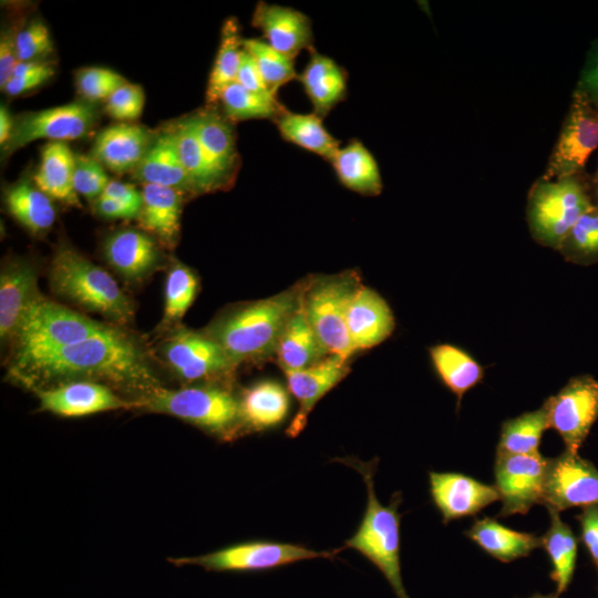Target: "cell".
Segmentation results:
<instances>
[{
	"label": "cell",
	"instance_id": "obj_29",
	"mask_svg": "<svg viewBox=\"0 0 598 598\" xmlns=\"http://www.w3.org/2000/svg\"><path fill=\"white\" fill-rule=\"evenodd\" d=\"M302 291L299 303L288 320L275 350L282 371L307 368L328 355L306 316Z\"/></svg>",
	"mask_w": 598,
	"mask_h": 598
},
{
	"label": "cell",
	"instance_id": "obj_9",
	"mask_svg": "<svg viewBox=\"0 0 598 598\" xmlns=\"http://www.w3.org/2000/svg\"><path fill=\"white\" fill-rule=\"evenodd\" d=\"M597 147L598 109L574 90L542 177L555 179L584 173L590 154Z\"/></svg>",
	"mask_w": 598,
	"mask_h": 598
},
{
	"label": "cell",
	"instance_id": "obj_8",
	"mask_svg": "<svg viewBox=\"0 0 598 598\" xmlns=\"http://www.w3.org/2000/svg\"><path fill=\"white\" fill-rule=\"evenodd\" d=\"M358 285L351 275L323 277L302 291L306 316L328 355L348 360L354 352L347 311Z\"/></svg>",
	"mask_w": 598,
	"mask_h": 598
},
{
	"label": "cell",
	"instance_id": "obj_15",
	"mask_svg": "<svg viewBox=\"0 0 598 598\" xmlns=\"http://www.w3.org/2000/svg\"><path fill=\"white\" fill-rule=\"evenodd\" d=\"M542 505L557 513L571 507L598 506L597 467L567 450L548 458Z\"/></svg>",
	"mask_w": 598,
	"mask_h": 598
},
{
	"label": "cell",
	"instance_id": "obj_39",
	"mask_svg": "<svg viewBox=\"0 0 598 598\" xmlns=\"http://www.w3.org/2000/svg\"><path fill=\"white\" fill-rule=\"evenodd\" d=\"M548 429L544 405L505 421L496 452L532 455L539 453L544 431Z\"/></svg>",
	"mask_w": 598,
	"mask_h": 598
},
{
	"label": "cell",
	"instance_id": "obj_5",
	"mask_svg": "<svg viewBox=\"0 0 598 598\" xmlns=\"http://www.w3.org/2000/svg\"><path fill=\"white\" fill-rule=\"evenodd\" d=\"M592 206L591 177L585 172L567 177H538L527 194L526 220L533 239L558 250L576 221Z\"/></svg>",
	"mask_w": 598,
	"mask_h": 598
},
{
	"label": "cell",
	"instance_id": "obj_23",
	"mask_svg": "<svg viewBox=\"0 0 598 598\" xmlns=\"http://www.w3.org/2000/svg\"><path fill=\"white\" fill-rule=\"evenodd\" d=\"M393 313L374 290L358 286L347 311V328L355 352L380 344L394 329Z\"/></svg>",
	"mask_w": 598,
	"mask_h": 598
},
{
	"label": "cell",
	"instance_id": "obj_27",
	"mask_svg": "<svg viewBox=\"0 0 598 598\" xmlns=\"http://www.w3.org/2000/svg\"><path fill=\"white\" fill-rule=\"evenodd\" d=\"M141 192L143 202L137 217L141 229L172 249L179 236L183 194L151 184L143 185Z\"/></svg>",
	"mask_w": 598,
	"mask_h": 598
},
{
	"label": "cell",
	"instance_id": "obj_40",
	"mask_svg": "<svg viewBox=\"0 0 598 598\" xmlns=\"http://www.w3.org/2000/svg\"><path fill=\"white\" fill-rule=\"evenodd\" d=\"M219 102L223 114L230 122L274 121L285 110L276 95L251 92L236 82L223 91Z\"/></svg>",
	"mask_w": 598,
	"mask_h": 598
},
{
	"label": "cell",
	"instance_id": "obj_56",
	"mask_svg": "<svg viewBox=\"0 0 598 598\" xmlns=\"http://www.w3.org/2000/svg\"><path fill=\"white\" fill-rule=\"evenodd\" d=\"M591 195L595 206L598 207V167L596 173L591 177Z\"/></svg>",
	"mask_w": 598,
	"mask_h": 598
},
{
	"label": "cell",
	"instance_id": "obj_11",
	"mask_svg": "<svg viewBox=\"0 0 598 598\" xmlns=\"http://www.w3.org/2000/svg\"><path fill=\"white\" fill-rule=\"evenodd\" d=\"M95 122L96 109L85 100L21 113L14 117L13 131L2 147V155L9 156L38 140L66 142L82 138Z\"/></svg>",
	"mask_w": 598,
	"mask_h": 598
},
{
	"label": "cell",
	"instance_id": "obj_1",
	"mask_svg": "<svg viewBox=\"0 0 598 598\" xmlns=\"http://www.w3.org/2000/svg\"><path fill=\"white\" fill-rule=\"evenodd\" d=\"M10 374L32 390L91 381L142 396L161 386L145 350L117 326L39 358L12 363Z\"/></svg>",
	"mask_w": 598,
	"mask_h": 598
},
{
	"label": "cell",
	"instance_id": "obj_47",
	"mask_svg": "<svg viewBox=\"0 0 598 598\" xmlns=\"http://www.w3.org/2000/svg\"><path fill=\"white\" fill-rule=\"evenodd\" d=\"M144 105L143 87L126 82L105 101V111L112 118L121 123H131L140 118Z\"/></svg>",
	"mask_w": 598,
	"mask_h": 598
},
{
	"label": "cell",
	"instance_id": "obj_25",
	"mask_svg": "<svg viewBox=\"0 0 598 598\" xmlns=\"http://www.w3.org/2000/svg\"><path fill=\"white\" fill-rule=\"evenodd\" d=\"M133 177L145 184L174 188L183 195H196L179 158L172 130L157 134L145 156L133 171Z\"/></svg>",
	"mask_w": 598,
	"mask_h": 598
},
{
	"label": "cell",
	"instance_id": "obj_52",
	"mask_svg": "<svg viewBox=\"0 0 598 598\" xmlns=\"http://www.w3.org/2000/svg\"><path fill=\"white\" fill-rule=\"evenodd\" d=\"M14 28L3 29L0 37V86L1 89L11 79L13 70L18 64Z\"/></svg>",
	"mask_w": 598,
	"mask_h": 598
},
{
	"label": "cell",
	"instance_id": "obj_17",
	"mask_svg": "<svg viewBox=\"0 0 598 598\" xmlns=\"http://www.w3.org/2000/svg\"><path fill=\"white\" fill-rule=\"evenodd\" d=\"M347 361L337 355H327L307 368L283 371L288 390L299 402V410L286 430L289 437H297L305 430L318 401L348 374Z\"/></svg>",
	"mask_w": 598,
	"mask_h": 598
},
{
	"label": "cell",
	"instance_id": "obj_20",
	"mask_svg": "<svg viewBox=\"0 0 598 598\" xmlns=\"http://www.w3.org/2000/svg\"><path fill=\"white\" fill-rule=\"evenodd\" d=\"M251 22L261 31L264 41L291 60L301 51L313 49L311 20L297 9L260 1Z\"/></svg>",
	"mask_w": 598,
	"mask_h": 598
},
{
	"label": "cell",
	"instance_id": "obj_18",
	"mask_svg": "<svg viewBox=\"0 0 598 598\" xmlns=\"http://www.w3.org/2000/svg\"><path fill=\"white\" fill-rule=\"evenodd\" d=\"M33 391L41 410L65 417L86 416L134 405V402L121 399L107 385L91 381H74Z\"/></svg>",
	"mask_w": 598,
	"mask_h": 598
},
{
	"label": "cell",
	"instance_id": "obj_22",
	"mask_svg": "<svg viewBox=\"0 0 598 598\" xmlns=\"http://www.w3.org/2000/svg\"><path fill=\"white\" fill-rule=\"evenodd\" d=\"M155 136L143 125L117 123L103 128L94 140L92 156L115 174L137 167Z\"/></svg>",
	"mask_w": 598,
	"mask_h": 598
},
{
	"label": "cell",
	"instance_id": "obj_48",
	"mask_svg": "<svg viewBox=\"0 0 598 598\" xmlns=\"http://www.w3.org/2000/svg\"><path fill=\"white\" fill-rule=\"evenodd\" d=\"M54 75L53 65L45 61L18 62L11 79L2 90L10 96H18L44 84Z\"/></svg>",
	"mask_w": 598,
	"mask_h": 598
},
{
	"label": "cell",
	"instance_id": "obj_54",
	"mask_svg": "<svg viewBox=\"0 0 598 598\" xmlns=\"http://www.w3.org/2000/svg\"><path fill=\"white\" fill-rule=\"evenodd\" d=\"M95 208L100 216L109 219H132L140 215L138 209L104 197L95 200Z\"/></svg>",
	"mask_w": 598,
	"mask_h": 598
},
{
	"label": "cell",
	"instance_id": "obj_12",
	"mask_svg": "<svg viewBox=\"0 0 598 598\" xmlns=\"http://www.w3.org/2000/svg\"><path fill=\"white\" fill-rule=\"evenodd\" d=\"M159 352L167 367L186 382L212 381L229 377L236 369L223 348L208 334L174 327Z\"/></svg>",
	"mask_w": 598,
	"mask_h": 598
},
{
	"label": "cell",
	"instance_id": "obj_57",
	"mask_svg": "<svg viewBox=\"0 0 598 598\" xmlns=\"http://www.w3.org/2000/svg\"><path fill=\"white\" fill-rule=\"evenodd\" d=\"M529 598H559V596L557 594H550V595H539V594H536Z\"/></svg>",
	"mask_w": 598,
	"mask_h": 598
},
{
	"label": "cell",
	"instance_id": "obj_28",
	"mask_svg": "<svg viewBox=\"0 0 598 598\" xmlns=\"http://www.w3.org/2000/svg\"><path fill=\"white\" fill-rule=\"evenodd\" d=\"M75 154L65 142H49L41 148L40 164L33 175L35 186L50 198L81 207L73 185Z\"/></svg>",
	"mask_w": 598,
	"mask_h": 598
},
{
	"label": "cell",
	"instance_id": "obj_13",
	"mask_svg": "<svg viewBox=\"0 0 598 598\" xmlns=\"http://www.w3.org/2000/svg\"><path fill=\"white\" fill-rule=\"evenodd\" d=\"M543 405L548 429L560 435L567 451L578 453L598 419V380L575 377Z\"/></svg>",
	"mask_w": 598,
	"mask_h": 598
},
{
	"label": "cell",
	"instance_id": "obj_34",
	"mask_svg": "<svg viewBox=\"0 0 598 598\" xmlns=\"http://www.w3.org/2000/svg\"><path fill=\"white\" fill-rule=\"evenodd\" d=\"M171 130L196 195L226 189L228 185L209 162L189 116L178 120Z\"/></svg>",
	"mask_w": 598,
	"mask_h": 598
},
{
	"label": "cell",
	"instance_id": "obj_26",
	"mask_svg": "<svg viewBox=\"0 0 598 598\" xmlns=\"http://www.w3.org/2000/svg\"><path fill=\"white\" fill-rule=\"evenodd\" d=\"M298 80L313 107V113L322 118L347 96L346 70L315 49L310 50L309 61L298 74Z\"/></svg>",
	"mask_w": 598,
	"mask_h": 598
},
{
	"label": "cell",
	"instance_id": "obj_46",
	"mask_svg": "<svg viewBox=\"0 0 598 598\" xmlns=\"http://www.w3.org/2000/svg\"><path fill=\"white\" fill-rule=\"evenodd\" d=\"M16 49L19 62L42 61L53 51V41L47 24L34 19L18 31Z\"/></svg>",
	"mask_w": 598,
	"mask_h": 598
},
{
	"label": "cell",
	"instance_id": "obj_55",
	"mask_svg": "<svg viewBox=\"0 0 598 598\" xmlns=\"http://www.w3.org/2000/svg\"><path fill=\"white\" fill-rule=\"evenodd\" d=\"M14 117L10 114L8 107L0 106V145L1 148L8 143L13 131Z\"/></svg>",
	"mask_w": 598,
	"mask_h": 598
},
{
	"label": "cell",
	"instance_id": "obj_41",
	"mask_svg": "<svg viewBox=\"0 0 598 598\" xmlns=\"http://www.w3.org/2000/svg\"><path fill=\"white\" fill-rule=\"evenodd\" d=\"M199 281L196 274L186 265L176 261L167 271L164 288V312L159 327L172 329L192 306Z\"/></svg>",
	"mask_w": 598,
	"mask_h": 598
},
{
	"label": "cell",
	"instance_id": "obj_32",
	"mask_svg": "<svg viewBox=\"0 0 598 598\" xmlns=\"http://www.w3.org/2000/svg\"><path fill=\"white\" fill-rule=\"evenodd\" d=\"M282 140L313 153L328 162L339 151L340 142L327 130L316 113L285 110L272 121Z\"/></svg>",
	"mask_w": 598,
	"mask_h": 598
},
{
	"label": "cell",
	"instance_id": "obj_31",
	"mask_svg": "<svg viewBox=\"0 0 598 598\" xmlns=\"http://www.w3.org/2000/svg\"><path fill=\"white\" fill-rule=\"evenodd\" d=\"M465 534L485 553L503 563L526 557L542 547L540 537L511 529L491 517L475 519Z\"/></svg>",
	"mask_w": 598,
	"mask_h": 598
},
{
	"label": "cell",
	"instance_id": "obj_10",
	"mask_svg": "<svg viewBox=\"0 0 598 598\" xmlns=\"http://www.w3.org/2000/svg\"><path fill=\"white\" fill-rule=\"evenodd\" d=\"M340 549L317 551L308 547L277 542H246L197 556L172 560L177 566L195 565L210 571H256L315 558H332Z\"/></svg>",
	"mask_w": 598,
	"mask_h": 598
},
{
	"label": "cell",
	"instance_id": "obj_36",
	"mask_svg": "<svg viewBox=\"0 0 598 598\" xmlns=\"http://www.w3.org/2000/svg\"><path fill=\"white\" fill-rule=\"evenodd\" d=\"M432 364L444 385L455 394L457 406L463 395L484 378V368L466 351L441 343L430 348Z\"/></svg>",
	"mask_w": 598,
	"mask_h": 598
},
{
	"label": "cell",
	"instance_id": "obj_19",
	"mask_svg": "<svg viewBox=\"0 0 598 598\" xmlns=\"http://www.w3.org/2000/svg\"><path fill=\"white\" fill-rule=\"evenodd\" d=\"M430 493L443 523L472 516L501 496L495 486L460 473L430 472Z\"/></svg>",
	"mask_w": 598,
	"mask_h": 598
},
{
	"label": "cell",
	"instance_id": "obj_49",
	"mask_svg": "<svg viewBox=\"0 0 598 598\" xmlns=\"http://www.w3.org/2000/svg\"><path fill=\"white\" fill-rule=\"evenodd\" d=\"M574 90L598 109V39L591 42L587 51Z\"/></svg>",
	"mask_w": 598,
	"mask_h": 598
},
{
	"label": "cell",
	"instance_id": "obj_42",
	"mask_svg": "<svg viewBox=\"0 0 598 598\" xmlns=\"http://www.w3.org/2000/svg\"><path fill=\"white\" fill-rule=\"evenodd\" d=\"M568 262H598V207L588 209L571 227L557 250Z\"/></svg>",
	"mask_w": 598,
	"mask_h": 598
},
{
	"label": "cell",
	"instance_id": "obj_45",
	"mask_svg": "<svg viewBox=\"0 0 598 598\" xmlns=\"http://www.w3.org/2000/svg\"><path fill=\"white\" fill-rule=\"evenodd\" d=\"M109 183L104 166L97 159L92 155L75 154L73 185L78 195L96 200Z\"/></svg>",
	"mask_w": 598,
	"mask_h": 598
},
{
	"label": "cell",
	"instance_id": "obj_30",
	"mask_svg": "<svg viewBox=\"0 0 598 598\" xmlns=\"http://www.w3.org/2000/svg\"><path fill=\"white\" fill-rule=\"evenodd\" d=\"M330 164L346 188L364 196H378L382 192L379 164L361 141L352 140L340 147Z\"/></svg>",
	"mask_w": 598,
	"mask_h": 598
},
{
	"label": "cell",
	"instance_id": "obj_7",
	"mask_svg": "<svg viewBox=\"0 0 598 598\" xmlns=\"http://www.w3.org/2000/svg\"><path fill=\"white\" fill-rule=\"evenodd\" d=\"M134 405L173 415L213 433L230 434L241 422L239 400L216 385L168 390L158 386L140 396Z\"/></svg>",
	"mask_w": 598,
	"mask_h": 598
},
{
	"label": "cell",
	"instance_id": "obj_44",
	"mask_svg": "<svg viewBox=\"0 0 598 598\" xmlns=\"http://www.w3.org/2000/svg\"><path fill=\"white\" fill-rule=\"evenodd\" d=\"M126 80L117 72L99 66L82 68L76 71L78 92L87 102L106 101Z\"/></svg>",
	"mask_w": 598,
	"mask_h": 598
},
{
	"label": "cell",
	"instance_id": "obj_2",
	"mask_svg": "<svg viewBox=\"0 0 598 598\" xmlns=\"http://www.w3.org/2000/svg\"><path fill=\"white\" fill-rule=\"evenodd\" d=\"M302 289L238 307L216 319L206 330L237 365L275 352L278 340L296 310Z\"/></svg>",
	"mask_w": 598,
	"mask_h": 598
},
{
	"label": "cell",
	"instance_id": "obj_37",
	"mask_svg": "<svg viewBox=\"0 0 598 598\" xmlns=\"http://www.w3.org/2000/svg\"><path fill=\"white\" fill-rule=\"evenodd\" d=\"M243 50V38L238 20L227 18L220 30L218 50L208 76L206 106L214 107L223 91L235 82Z\"/></svg>",
	"mask_w": 598,
	"mask_h": 598
},
{
	"label": "cell",
	"instance_id": "obj_38",
	"mask_svg": "<svg viewBox=\"0 0 598 598\" xmlns=\"http://www.w3.org/2000/svg\"><path fill=\"white\" fill-rule=\"evenodd\" d=\"M549 512L550 526L542 539V547L548 554L553 570L551 579L556 584V594L565 592L573 579L576 568L578 540L571 528L565 524L559 513Z\"/></svg>",
	"mask_w": 598,
	"mask_h": 598
},
{
	"label": "cell",
	"instance_id": "obj_53",
	"mask_svg": "<svg viewBox=\"0 0 598 598\" xmlns=\"http://www.w3.org/2000/svg\"><path fill=\"white\" fill-rule=\"evenodd\" d=\"M100 197L111 198L122 204L134 207L141 212L142 192L134 185L120 181H110L103 194Z\"/></svg>",
	"mask_w": 598,
	"mask_h": 598
},
{
	"label": "cell",
	"instance_id": "obj_14",
	"mask_svg": "<svg viewBox=\"0 0 598 598\" xmlns=\"http://www.w3.org/2000/svg\"><path fill=\"white\" fill-rule=\"evenodd\" d=\"M547 465L548 458L540 453L496 452L494 475L502 501L499 517L526 514L534 505L542 504Z\"/></svg>",
	"mask_w": 598,
	"mask_h": 598
},
{
	"label": "cell",
	"instance_id": "obj_50",
	"mask_svg": "<svg viewBox=\"0 0 598 598\" xmlns=\"http://www.w3.org/2000/svg\"><path fill=\"white\" fill-rule=\"evenodd\" d=\"M235 82L251 92L276 95L267 85L252 56L244 49Z\"/></svg>",
	"mask_w": 598,
	"mask_h": 598
},
{
	"label": "cell",
	"instance_id": "obj_33",
	"mask_svg": "<svg viewBox=\"0 0 598 598\" xmlns=\"http://www.w3.org/2000/svg\"><path fill=\"white\" fill-rule=\"evenodd\" d=\"M239 409L241 422L252 430L262 431L287 417L289 396L280 383L264 380L243 391Z\"/></svg>",
	"mask_w": 598,
	"mask_h": 598
},
{
	"label": "cell",
	"instance_id": "obj_16",
	"mask_svg": "<svg viewBox=\"0 0 598 598\" xmlns=\"http://www.w3.org/2000/svg\"><path fill=\"white\" fill-rule=\"evenodd\" d=\"M37 270L24 259L12 258L0 272V338L14 342L31 308L42 298Z\"/></svg>",
	"mask_w": 598,
	"mask_h": 598
},
{
	"label": "cell",
	"instance_id": "obj_21",
	"mask_svg": "<svg viewBox=\"0 0 598 598\" xmlns=\"http://www.w3.org/2000/svg\"><path fill=\"white\" fill-rule=\"evenodd\" d=\"M107 264L124 279L138 281L151 275L162 261L157 240L142 229H121L103 243Z\"/></svg>",
	"mask_w": 598,
	"mask_h": 598
},
{
	"label": "cell",
	"instance_id": "obj_3",
	"mask_svg": "<svg viewBox=\"0 0 598 598\" xmlns=\"http://www.w3.org/2000/svg\"><path fill=\"white\" fill-rule=\"evenodd\" d=\"M49 283L56 296L117 327L134 318L133 305L114 278L69 245L59 246L54 252Z\"/></svg>",
	"mask_w": 598,
	"mask_h": 598
},
{
	"label": "cell",
	"instance_id": "obj_4",
	"mask_svg": "<svg viewBox=\"0 0 598 598\" xmlns=\"http://www.w3.org/2000/svg\"><path fill=\"white\" fill-rule=\"evenodd\" d=\"M341 463L357 470L367 486L368 501L357 532L344 543V548L359 551L385 577L396 598H410L401 577L400 567V519L398 511L402 501L395 493L389 505H382L375 496L373 476L378 460L361 462L342 458Z\"/></svg>",
	"mask_w": 598,
	"mask_h": 598
},
{
	"label": "cell",
	"instance_id": "obj_43",
	"mask_svg": "<svg viewBox=\"0 0 598 598\" xmlns=\"http://www.w3.org/2000/svg\"><path fill=\"white\" fill-rule=\"evenodd\" d=\"M243 49L252 56L264 80L276 95L281 86L298 79L293 60L271 48L266 41L256 38L243 39Z\"/></svg>",
	"mask_w": 598,
	"mask_h": 598
},
{
	"label": "cell",
	"instance_id": "obj_6",
	"mask_svg": "<svg viewBox=\"0 0 598 598\" xmlns=\"http://www.w3.org/2000/svg\"><path fill=\"white\" fill-rule=\"evenodd\" d=\"M113 327L42 297L29 311L13 342L12 363L79 343Z\"/></svg>",
	"mask_w": 598,
	"mask_h": 598
},
{
	"label": "cell",
	"instance_id": "obj_51",
	"mask_svg": "<svg viewBox=\"0 0 598 598\" xmlns=\"http://www.w3.org/2000/svg\"><path fill=\"white\" fill-rule=\"evenodd\" d=\"M576 518L580 525V539L598 570V506L584 507Z\"/></svg>",
	"mask_w": 598,
	"mask_h": 598
},
{
	"label": "cell",
	"instance_id": "obj_35",
	"mask_svg": "<svg viewBox=\"0 0 598 598\" xmlns=\"http://www.w3.org/2000/svg\"><path fill=\"white\" fill-rule=\"evenodd\" d=\"M3 193L9 214L31 234L41 235L53 226L56 213L52 200L34 183L21 179Z\"/></svg>",
	"mask_w": 598,
	"mask_h": 598
},
{
	"label": "cell",
	"instance_id": "obj_24",
	"mask_svg": "<svg viewBox=\"0 0 598 598\" xmlns=\"http://www.w3.org/2000/svg\"><path fill=\"white\" fill-rule=\"evenodd\" d=\"M188 116L209 162L229 186L239 166L231 122L208 106Z\"/></svg>",
	"mask_w": 598,
	"mask_h": 598
}]
</instances>
